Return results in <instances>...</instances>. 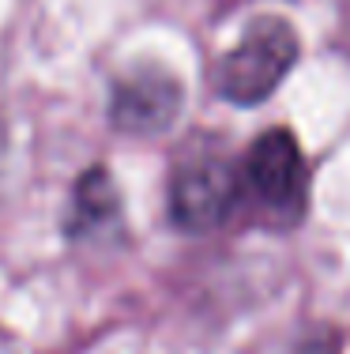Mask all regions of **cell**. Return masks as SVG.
I'll list each match as a JSON object with an SVG mask.
<instances>
[{
	"label": "cell",
	"mask_w": 350,
	"mask_h": 354,
	"mask_svg": "<svg viewBox=\"0 0 350 354\" xmlns=\"http://www.w3.org/2000/svg\"><path fill=\"white\" fill-rule=\"evenodd\" d=\"M170 215L181 230L207 234L241 215V174L222 151H196L173 170Z\"/></svg>",
	"instance_id": "obj_3"
},
{
	"label": "cell",
	"mask_w": 350,
	"mask_h": 354,
	"mask_svg": "<svg viewBox=\"0 0 350 354\" xmlns=\"http://www.w3.org/2000/svg\"><path fill=\"white\" fill-rule=\"evenodd\" d=\"M290 354H339V343H336V335H313V339L298 343Z\"/></svg>",
	"instance_id": "obj_6"
},
{
	"label": "cell",
	"mask_w": 350,
	"mask_h": 354,
	"mask_svg": "<svg viewBox=\"0 0 350 354\" xmlns=\"http://www.w3.org/2000/svg\"><path fill=\"white\" fill-rule=\"evenodd\" d=\"M298 61V35L282 19H256L245 38L219 61V95L237 106H256L286 80Z\"/></svg>",
	"instance_id": "obj_2"
},
{
	"label": "cell",
	"mask_w": 350,
	"mask_h": 354,
	"mask_svg": "<svg viewBox=\"0 0 350 354\" xmlns=\"http://www.w3.org/2000/svg\"><path fill=\"white\" fill-rule=\"evenodd\" d=\"M121 223V196L113 189V177L106 166H90L79 174L76 192H72V207L64 218V234L72 241H95L106 230H117Z\"/></svg>",
	"instance_id": "obj_5"
},
{
	"label": "cell",
	"mask_w": 350,
	"mask_h": 354,
	"mask_svg": "<svg viewBox=\"0 0 350 354\" xmlns=\"http://www.w3.org/2000/svg\"><path fill=\"white\" fill-rule=\"evenodd\" d=\"M185 91L162 64H139L124 72L110 91V124L128 136H158L173 124Z\"/></svg>",
	"instance_id": "obj_4"
},
{
	"label": "cell",
	"mask_w": 350,
	"mask_h": 354,
	"mask_svg": "<svg viewBox=\"0 0 350 354\" xmlns=\"http://www.w3.org/2000/svg\"><path fill=\"white\" fill-rule=\"evenodd\" d=\"M241 174V215L290 230L305 218L309 204V166L302 158V147L286 129H271L253 140L245 158H237Z\"/></svg>",
	"instance_id": "obj_1"
}]
</instances>
